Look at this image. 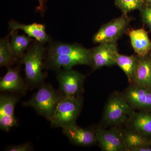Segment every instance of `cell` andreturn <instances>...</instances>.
Wrapping results in <instances>:
<instances>
[{
    "instance_id": "6da1fadb",
    "label": "cell",
    "mask_w": 151,
    "mask_h": 151,
    "mask_svg": "<svg viewBox=\"0 0 151 151\" xmlns=\"http://www.w3.org/2000/svg\"><path fill=\"white\" fill-rule=\"evenodd\" d=\"M91 50L77 44L52 42L44 65L55 70L72 69L75 65H91Z\"/></svg>"
},
{
    "instance_id": "7a4b0ae2",
    "label": "cell",
    "mask_w": 151,
    "mask_h": 151,
    "mask_svg": "<svg viewBox=\"0 0 151 151\" xmlns=\"http://www.w3.org/2000/svg\"><path fill=\"white\" fill-rule=\"evenodd\" d=\"M64 96H61L51 86H42L27 102L26 106L33 108L40 115L51 121L58 103Z\"/></svg>"
},
{
    "instance_id": "3957f363",
    "label": "cell",
    "mask_w": 151,
    "mask_h": 151,
    "mask_svg": "<svg viewBox=\"0 0 151 151\" xmlns=\"http://www.w3.org/2000/svg\"><path fill=\"white\" fill-rule=\"evenodd\" d=\"M45 48L39 42H34L26 53L21 57L22 63L24 64L26 78L31 85L36 86L43 81L42 60Z\"/></svg>"
},
{
    "instance_id": "277c9868",
    "label": "cell",
    "mask_w": 151,
    "mask_h": 151,
    "mask_svg": "<svg viewBox=\"0 0 151 151\" xmlns=\"http://www.w3.org/2000/svg\"><path fill=\"white\" fill-rule=\"evenodd\" d=\"M82 104L83 99L79 96L63 97L58 103L50 121L52 126L63 128L75 124Z\"/></svg>"
},
{
    "instance_id": "5b68a950",
    "label": "cell",
    "mask_w": 151,
    "mask_h": 151,
    "mask_svg": "<svg viewBox=\"0 0 151 151\" xmlns=\"http://www.w3.org/2000/svg\"><path fill=\"white\" fill-rule=\"evenodd\" d=\"M133 113L132 106L124 96L114 94L105 106L103 120L108 125H121L129 121Z\"/></svg>"
},
{
    "instance_id": "8992f818",
    "label": "cell",
    "mask_w": 151,
    "mask_h": 151,
    "mask_svg": "<svg viewBox=\"0 0 151 151\" xmlns=\"http://www.w3.org/2000/svg\"><path fill=\"white\" fill-rule=\"evenodd\" d=\"M132 18L128 15L122 14L113 19L100 28L93 36L94 43L116 42L126 32Z\"/></svg>"
},
{
    "instance_id": "52a82bcc",
    "label": "cell",
    "mask_w": 151,
    "mask_h": 151,
    "mask_svg": "<svg viewBox=\"0 0 151 151\" xmlns=\"http://www.w3.org/2000/svg\"><path fill=\"white\" fill-rule=\"evenodd\" d=\"M57 71L59 89L64 97L79 96L83 89L85 76L72 69Z\"/></svg>"
},
{
    "instance_id": "ba28073f",
    "label": "cell",
    "mask_w": 151,
    "mask_h": 151,
    "mask_svg": "<svg viewBox=\"0 0 151 151\" xmlns=\"http://www.w3.org/2000/svg\"><path fill=\"white\" fill-rule=\"evenodd\" d=\"M91 49V65L95 69L105 66L116 65V57L119 53L117 42H105Z\"/></svg>"
},
{
    "instance_id": "9c48e42d",
    "label": "cell",
    "mask_w": 151,
    "mask_h": 151,
    "mask_svg": "<svg viewBox=\"0 0 151 151\" xmlns=\"http://www.w3.org/2000/svg\"><path fill=\"white\" fill-rule=\"evenodd\" d=\"M95 133L97 142L102 150H126L122 133L116 128L109 130L99 129Z\"/></svg>"
},
{
    "instance_id": "30bf717a",
    "label": "cell",
    "mask_w": 151,
    "mask_h": 151,
    "mask_svg": "<svg viewBox=\"0 0 151 151\" xmlns=\"http://www.w3.org/2000/svg\"><path fill=\"white\" fill-rule=\"evenodd\" d=\"M123 96L132 108L151 110V89L132 84L126 89Z\"/></svg>"
},
{
    "instance_id": "8fae6325",
    "label": "cell",
    "mask_w": 151,
    "mask_h": 151,
    "mask_svg": "<svg viewBox=\"0 0 151 151\" xmlns=\"http://www.w3.org/2000/svg\"><path fill=\"white\" fill-rule=\"evenodd\" d=\"M18 101V99L12 95L0 96V128L2 130L8 132L17 124L14 111Z\"/></svg>"
},
{
    "instance_id": "7c38bea8",
    "label": "cell",
    "mask_w": 151,
    "mask_h": 151,
    "mask_svg": "<svg viewBox=\"0 0 151 151\" xmlns=\"http://www.w3.org/2000/svg\"><path fill=\"white\" fill-rule=\"evenodd\" d=\"M62 129L69 140L77 145L86 147L93 145L97 142L95 133L78 127L76 123Z\"/></svg>"
},
{
    "instance_id": "4fadbf2b",
    "label": "cell",
    "mask_w": 151,
    "mask_h": 151,
    "mask_svg": "<svg viewBox=\"0 0 151 151\" xmlns=\"http://www.w3.org/2000/svg\"><path fill=\"white\" fill-rule=\"evenodd\" d=\"M132 83L151 89V52L145 56L137 55V62Z\"/></svg>"
},
{
    "instance_id": "5bb4252c",
    "label": "cell",
    "mask_w": 151,
    "mask_h": 151,
    "mask_svg": "<svg viewBox=\"0 0 151 151\" xmlns=\"http://www.w3.org/2000/svg\"><path fill=\"white\" fill-rule=\"evenodd\" d=\"M9 29L12 33L18 29H21L29 37L34 38L40 43L44 44L49 40V36L45 30V26L42 24L35 23L30 24H24L12 20L9 23Z\"/></svg>"
},
{
    "instance_id": "9a60e30c",
    "label": "cell",
    "mask_w": 151,
    "mask_h": 151,
    "mask_svg": "<svg viewBox=\"0 0 151 151\" xmlns=\"http://www.w3.org/2000/svg\"><path fill=\"white\" fill-rule=\"evenodd\" d=\"M26 86L20 75L18 69L8 67L6 73L1 78L0 90L1 92H24Z\"/></svg>"
},
{
    "instance_id": "2e32d148",
    "label": "cell",
    "mask_w": 151,
    "mask_h": 151,
    "mask_svg": "<svg viewBox=\"0 0 151 151\" xmlns=\"http://www.w3.org/2000/svg\"><path fill=\"white\" fill-rule=\"evenodd\" d=\"M128 35L132 47L137 55L144 56L150 53L151 41L145 30L143 28L132 29Z\"/></svg>"
},
{
    "instance_id": "e0dca14e",
    "label": "cell",
    "mask_w": 151,
    "mask_h": 151,
    "mask_svg": "<svg viewBox=\"0 0 151 151\" xmlns=\"http://www.w3.org/2000/svg\"><path fill=\"white\" fill-rule=\"evenodd\" d=\"M132 129L144 137H151V113H134L129 120Z\"/></svg>"
},
{
    "instance_id": "ac0fdd59",
    "label": "cell",
    "mask_w": 151,
    "mask_h": 151,
    "mask_svg": "<svg viewBox=\"0 0 151 151\" xmlns=\"http://www.w3.org/2000/svg\"><path fill=\"white\" fill-rule=\"evenodd\" d=\"M122 135L127 151H134L138 148L151 145L147 138L132 129L124 131Z\"/></svg>"
},
{
    "instance_id": "d6986e66",
    "label": "cell",
    "mask_w": 151,
    "mask_h": 151,
    "mask_svg": "<svg viewBox=\"0 0 151 151\" xmlns=\"http://www.w3.org/2000/svg\"><path fill=\"white\" fill-rule=\"evenodd\" d=\"M137 62V55L129 56L118 53L116 57V64L124 71L130 83L132 82Z\"/></svg>"
},
{
    "instance_id": "ffe728a7",
    "label": "cell",
    "mask_w": 151,
    "mask_h": 151,
    "mask_svg": "<svg viewBox=\"0 0 151 151\" xmlns=\"http://www.w3.org/2000/svg\"><path fill=\"white\" fill-rule=\"evenodd\" d=\"M9 35L11 36L10 45L14 55L17 59L21 58L32 40L29 37L20 35L16 31Z\"/></svg>"
},
{
    "instance_id": "44dd1931",
    "label": "cell",
    "mask_w": 151,
    "mask_h": 151,
    "mask_svg": "<svg viewBox=\"0 0 151 151\" xmlns=\"http://www.w3.org/2000/svg\"><path fill=\"white\" fill-rule=\"evenodd\" d=\"M1 39L0 41V65L10 67L17 58L14 56L10 45L9 36Z\"/></svg>"
},
{
    "instance_id": "7402d4cb",
    "label": "cell",
    "mask_w": 151,
    "mask_h": 151,
    "mask_svg": "<svg viewBox=\"0 0 151 151\" xmlns=\"http://www.w3.org/2000/svg\"><path fill=\"white\" fill-rule=\"evenodd\" d=\"M144 3V0H115L116 6L125 15L136 10H140Z\"/></svg>"
},
{
    "instance_id": "603a6c76",
    "label": "cell",
    "mask_w": 151,
    "mask_h": 151,
    "mask_svg": "<svg viewBox=\"0 0 151 151\" xmlns=\"http://www.w3.org/2000/svg\"><path fill=\"white\" fill-rule=\"evenodd\" d=\"M139 11L142 21L147 27L151 32V4L144 3Z\"/></svg>"
},
{
    "instance_id": "cb8c5ba5",
    "label": "cell",
    "mask_w": 151,
    "mask_h": 151,
    "mask_svg": "<svg viewBox=\"0 0 151 151\" xmlns=\"http://www.w3.org/2000/svg\"><path fill=\"white\" fill-rule=\"evenodd\" d=\"M8 150L10 151H29L32 150L31 147L29 143H24L10 147Z\"/></svg>"
},
{
    "instance_id": "d4e9b609",
    "label": "cell",
    "mask_w": 151,
    "mask_h": 151,
    "mask_svg": "<svg viewBox=\"0 0 151 151\" xmlns=\"http://www.w3.org/2000/svg\"><path fill=\"white\" fill-rule=\"evenodd\" d=\"M39 6L37 9L38 12L40 13L42 16L43 17L46 10V3L47 0H37Z\"/></svg>"
},
{
    "instance_id": "484cf974",
    "label": "cell",
    "mask_w": 151,
    "mask_h": 151,
    "mask_svg": "<svg viewBox=\"0 0 151 151\" xmlns=\"http://www.w3.org/2000/svg\"><path fill=\"white\" fill-rule=\"evenodd\" d=\"M145 2L149 3V4H151V0H144Z\"/></svg>"
},
{
    "instance_id": "4316f807",
    "label": "cell",
    "mask_w": 151,
    "mask_h": 151,
    "mask_svg": "<svg viewBox=\"0 0 151 151\" xmlns=\"http://www.w3.org/2000/svg\"><path fill=\"white\" fill-rule=\"evenodd\" d=\"M148 4H149V3H148Z\"/></svg>"
}]
</instances>
